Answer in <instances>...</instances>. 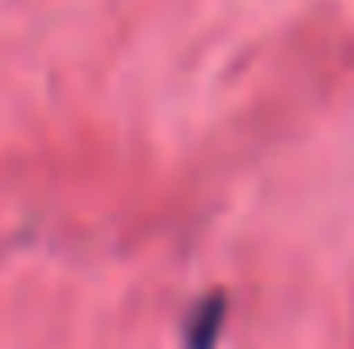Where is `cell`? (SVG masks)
Wrapping results in <instances>:
<instances>
[{"label":"cell","instance_id":"6da1fadb","mask_svg":"<svg viewBox=\"0 0 354 349\" xmlns=\"http://www.w3.org/2000/svg\"><path fill=\"white\" fill-rule=\"evenodd\" d=\"M202 314H207V318H202V327H198V336H193V349H211V345H216V327H220V300H216V305H207V309H202Z\"/></svg>","mask_w":354,"mask_h":349}]
</instances>
